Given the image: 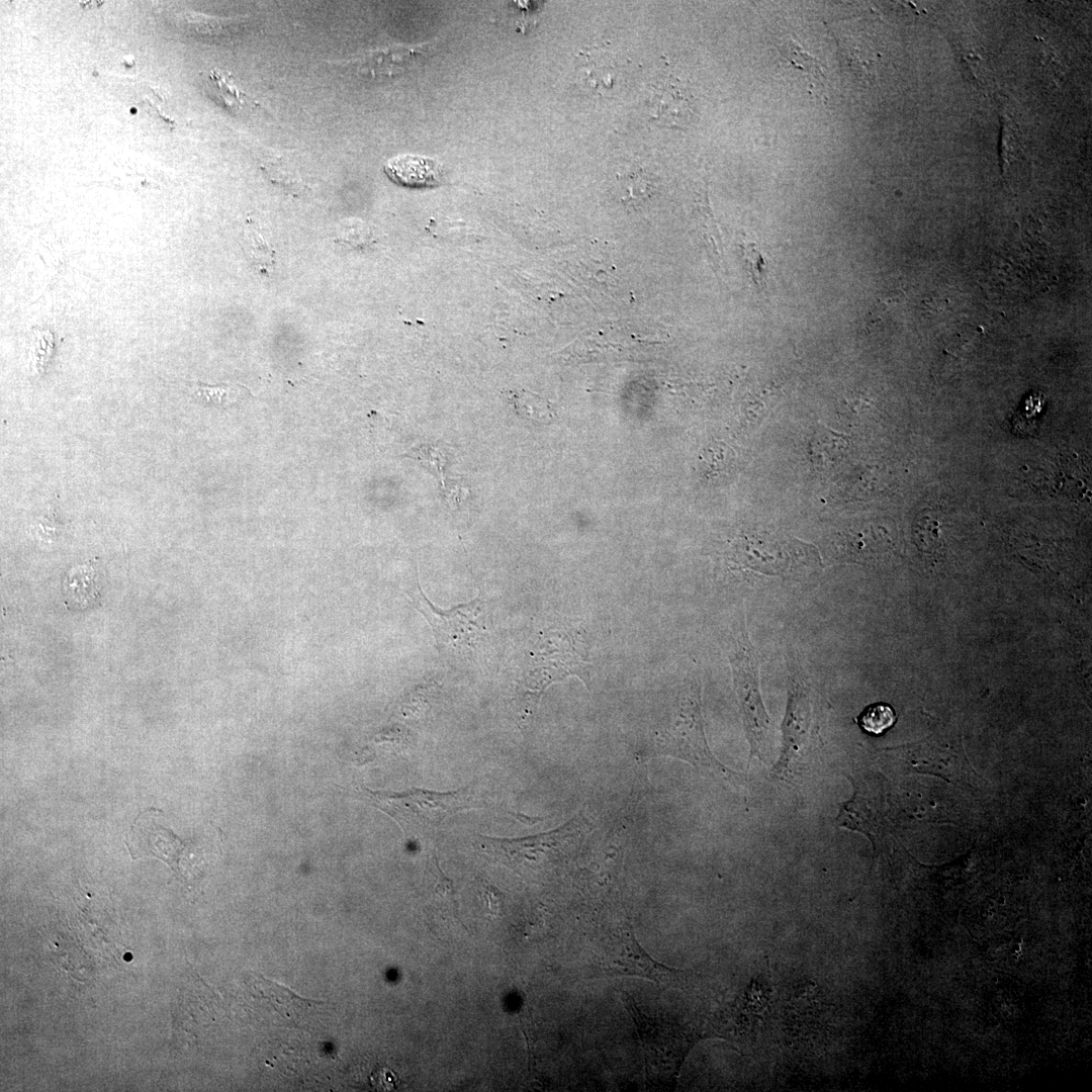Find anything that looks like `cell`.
Instances as JSON below:
<instances>
[{
  "label": "cell",
  "instance_id": "6da1fadb",
  "mask_svg": "<svg viewBox=\"0 0 1092 1092\" xmlns=\"http://www.w3.org/2000/svg\"><path fill=\"white\" fill-rule=\"evenodd\" d=\"M656 755L682 759L698 770L733 786L739 782V775L717 760L709 748L701 711V684L697 676L686 680L668 722L655 731L647 756Z\"/></svg>",
  "mask_w": 1092,
  "mask_h": 1092
},
{
  "label": "cell",
  "instance_id": "7a4b0ae2",
  "mask_svg": "<svg viewBox=\"0 0 1092 1092\" xmlns=\"http://www.w3.org/2000/svg\"><path fill=\"white\" fill-rule=\"evenodd\" d=\"M365 792L372 804L389 815L411 839L434 835L447 818L481 806L468 788L444 793L424 789L402 793L365 789Z\"/></svg>",
  "mask_w": 1092,
  "mask_h": 1092
},
{
  "label": "cell",
  "instance_id": "3957f363",
  "mask_svg": "<svg viewBox=\"0 0 1092 1092\" xmlns=\"http://www.w3.org/2000/svg\"><path fill=\"white\" fill-rule=\"evenodd\" d=\"M621 995L639 1034L648 1085L657 1089L672 1088L693 1043L691 1031L673 1019L644 1014L628 993L622 991Z\"/></svg>",
  "mask_w": 1092,
  "mask_h": 1092
},
{
  "label": "cell",
  "instance_id": "277c9868",
  "mask_svg": "<svg viewBox=\"0 0 1092 1092\" xmlns=\"http://www.w3.org/2000/svg\"><path fill=\"white\" fill-rule=\"evenodd\" d=\"M593 960L595 968L607 975L635 976L668 987L678 986L684 979L682 972L653 960L639 944L629 924L602 932Z\"/></svg>",
  "mask_w": 1092,
  "mask_h": 1092
},
{
  "label": "cell",
  "instance_id": "5b68a950",
  "mask_svg": "<svg viewBox=\"0 0 1092 1092\" xmlns=\"http://www.w3.org/2000/svg\"><path fill=\"white\" fill-rule=\"evenodd\" d=\"M730 662L750 753L760 757L771 744L772 727L759 692L756 656L743 625Z\"/></svg>",
  "mask_w": 1092,
  "mask_h": 1092
},
{
  "label": "cell",
  "instance_id": "8992f818",
  "mask_svg": "<svg viewBox=\"0 0 1092 1092\" xmlns=\"http://www.w3.org/2000/svg\"><path fill=\"white\" fill-rule=\"evenodd\" d=\"M587 828L582 816L552 831L522 838H494L479 835L474 845L483 852L508 863L539 862L556 857L577 845Z\"/></svg>",
  "mask_w": 1092,
  "mask_h": 1092
},
{
  "label": "cell",
  "instance_id": "52a82bcc",
  "mask_svg": "<svg viewBox=\"0 0 1092 1092\" xmlns=\"http://www.w3.org/2000/svg\"><path fill=\"white\" fill-rule=\"evenodd\" d=\"M537 662L538 670L543 673L523 692L525 715L534 712L543 691L553 681L568 675H577L587 687L589 685V662L586 660L584 645L574 634L558 633L547 640L543 650L539 651Z\"/></svg>",
  "mask_w": 1092,
  "mask_h": 1092
},
{
  "label": "cell",
  "instance_id": "ba28073f",
  "mask_svg": "<svg viewBox=\"0 0 1092 1092\" xmlns=\"http://www.w3.org/2000/svg\"><path fill=\"white\" fill-rule=\"evenodd\" d=\"M413 601L415 608L431 626L439 648L468 647L474 644L485 631L484 607L479 599L459 604L449 610H442L427 599L418 584V592L413 595Z\"/></svg>",
  "mask_w": 1092,
  "mask_h": 1092
},
{
  "label": "cell",
  "instance_id": "9c48e42d",
  "mask_svg": "<svg viewBox=\"0 0 1092 1092\" xmlns=\"http://www.w3.org/2000/svg\"><path fill=\"white\" fill-rule=\"evenodd\" d=\"M813 711L810 691L798 674L788 689V705L783 723V751L777 771L787 776L803 763L811 750Z\"/></svg>",
  "mask_w": 1092,
  "mask_h": 1092
},
{
  "label": "cell",
  "instance_id": "30bf717a",
  "mask_svg": "<svg viewBox=\"0 0 1092 1092\" xmlns=\"http://www.w3.org/2000/svg\"><path fill=\"white\" fill-rule=\"evenodd\" d=\"M429 53V46H394L370 51L354 59L356 73L369 80H381L403 74Z\"/></svg>",
  "mask_w": 1092,
  "mask_h": 1092
},
{
  "label": "cell",
  "instance_id": "8fae6325",
  "mask_svg": "<svg viewBox=\"0 0 1092 1092\" xmlns=\"http://www.w3.org/2000/svg\"><path fill=\"white\" fill-rule=\"evenodd\" d=\"M648 113L665 126L687 125L693 115L689 92L672 76L657 80L650 87Z\"/></svg>",
  "mask_w": 1092,
  "mask_h": 1092
},
{
  "label": "cell",
  "instance_id": "7c38bea8",
  "mask_svg": "<svg viewBox=\"0 0 1092 1092\" xmlns=\"http://www.w3.org/2000/svg\"><path fill=\"white\" fill-rule=\"evenodd\" d=\"M384 170L392 181L410 187L433 186L442 177V167L436 160L417 155L392 157Z\"/></svg>",
  "mask_w": 1092,
  "mask_h": 1092
},
{
  "label": "cell",
  "instance_id": "4fadbf2b",
  "mask_svg": "<svg viewBox=\"0 0 1092 1092\" xmlns=\"http://www.w3.org/2000/svg\"><path fill=\"white\" fill-rule=\"evenodd\" d=\"M589 53L580 66L581 82L589 90L606 94L618 80L617 65L612 64L607 56H601L600 52Z\"/></svg>",
  "mask_w": 1092,
  "mask_h": 1092
},
{
  "label": "cell",
  "instance_id": "5bb4252c",
  "mask_svg": "<svg viewBox=\"0 0 1092 1092\" xmlns=\"http://www.w3.org/2000/svg\"><path fill=\"white\" fill-rule=\"evenodd\" d=\"M66 598L70 606L86 608L99 598L96 573L92 566L76 568L65 581Z\"/></svg>",
  "mask_w": 1092,
  "mask_h": 1092
},
{
  "label": "cell",
  "instance_id": "9a60e30c",
  "mask_svg": "<svg viewBox=\"0 0 1092 1092\" xmlns=\"http://www.w3.org/2000/svg\"><path fill=\"white\" fill-rule=\"evenodd\" d=\"M778 51L783 58L795 68L800 69L815 78L825 77L824 67L819 60L804 51L796 39H793L792 37L785 39L778 47Z\"/></svg>",
  "mask_w": 1092,
  "mask_h": 1092
},
{
  "label": "cell",
  "instance_id": "2e32d148",
  "mask_svg": "<svg viewBox=\"0 0 1092 1092\" xmlns=\"http://www.w3.org/2000/svg\"><path fill=\"white\" fill-rule=\"evenodd\" d=\"M895 721V710L886 703H876L866 707L857 718L860 728L874 735L884 733L894 725Z\"/></svg>",
  "mask_w": 1092,
  "mask_h": 1092
},
{
  "label": "cell",
  "instance_id": "e0dca14e",
  "mask_svg": "<svg viewBox=\"0 0 1092 1092\" xmlns=\"http://www.w3.org/2000/svg\"><path fill=\"white\" fill-rule=\"evenodd\" d=\"M209 79L214 91L218 92L226 106L239 109L257 105L247 94L238 89L229 74L213 70L209 75Z\"/></svg>",
  "mask_w": 1092,
  "mask_h": 1092
},
{
  "label": "cell",
  "instance_id": "ac0fdd59",
  "mask_svg": "<svg viewBox=\"0 0 1092 1092\" xmlns=\"http://www.w3.org/2000/svg\"><path fill=\"white\" fill-rule=\"evenodd\" d=\"M194 393L197 397L203 398L207 402L215 405L224 406L232 401V397L226 388L224 387H208V386H195Z\"/></svg>",
  "mask_w": 1092,
  "mask_h": 1092
},
{
  "label": "cell",
  "instance_id": "d6986e66",
  "mask_svg": "<svg viewBox=\"0 0 1092 1092\" xmlns=\"http://www.w3.org/2000/svg\"><path fill=\"white\" fill-rule=\"evenodd\" d=\"M482 897L488 912L494 916H500L504 905L503 893L493 885L483 883L481 885Z\"/></svg>",
  "mask_w": 1092,
  "mask_h": 1092
},
{
  "label": "cell",
  "instance_id": "ffe728a7",
  "mask_svg": "<svg viewBox=\"0 0 1092 1092\" xmlns=\"http://www.w3.org/2000/svg\"><path fill=\"white\" fill-rule=\"evenodd\" d=\"M435 866L437 868V879H436V884H435L436 895L439 896L440 898H442L443 900H447V901H449L451 903L455 902V899H454L455 891H454V887H453V882L449 878H447L445 876V874L442 872V870H441V868H440V866L438 863L437 857H435Z\"/></svg>",
  "mask_w": 1092,
  "mask_h": 1092
}]
</instances>
